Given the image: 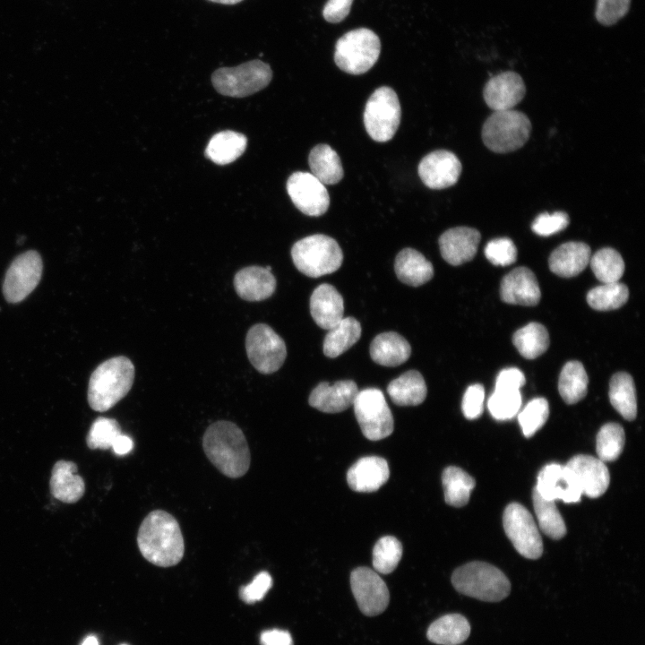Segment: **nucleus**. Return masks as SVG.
Segmentation results:
<instances>
[{"label": "nucleus", "mask_w": 645, "mask_h": 645, "mask_svg": "<svg viewBox=\"0 0 645 645\" xmlns=\"http://www.w3.org/2000/svg\"><path fill=\"white\" fill-rule=\"evenodd\" d=\"M137 544L142 555L159 567L177 564L185 553L179 524L163 510H154L143 519L138 529Z\"/></svg>", "instance_id": "f257e3e1"}, {"label": "nucleus", "mask_w": 645, "mask_h": 645, "mask_svg": "<svg viewBox=\"0 0 645 645\" xmlns=\"http://www.w3.org/2000/svg\"><path fill=\"white\" fill-rule=\"evenodd\" d=\"M209 460L223 475L237 478L249 469L251 455L242 430L234 423L219 420L211 424L202 437Z\"/></svg>", "instance_id": "f03ea898"}, {"label": "nucleus", "mask_w": 645, "mask_h": 645, "mask_svg": "<svg viewBox=\"0 0 645 645\" xmlns=\"http://www.w3.org/2000/svg\"><path fill=\"white\" fill-rule=\"evenodd\" d=\"M134 366L126 357H116L101 363L91 374L88 387L90 408L104 412L114 407L131 390Z\"/></svg>", "instance_id": "7ed1b4c3"}, {"label": "nucleus", "mask_w": 645, "mask_h": 645, "mask_svg": "<svg viewBox=\"0 0 645 645\" xmlns=\"http://www.w3.org/2000/svg\"><path fill=\"white\" fill-rule=\"evenodd\" d=\"M452 583L458 592L486 602L501 601L511 590L505 574L484 562H471L457 568L452 573Z\"/></svg>", "instance_id": "20e7f679"}, {"label": "nucleus", "mask_w": 645, "mask_h": 645, "mask_svg": "<svg viewBox=\"0 0 645 645\" xmlns=\"http://www.w3.org/2000/svg\"><path fill=\"white\" fill-rule=\"evenodd\" d=\"M296 268L303 274L318 278L336 271L343 261L340 246L332 237L316 234L296 242L291 248Z\"/></svg>", "instance_id": "39448f33"}, {"label": "nucleus", "mask_w": 645, "mask_h": 645, "mask_svg": "<svg viewBox=\"0 0 645 645\" xmlns=\"http://www.w3.org/2000/svg\"><path fill=\"white\" fill-rule=\"evenodd\" d=\"M531 124L517 110L494 111L482 127L485 145L496 153H508L522 147L529 138Z\"/></svg>", "instance_id": "423d86ee"}, {"label": "nucleus", "mask_w": 645, "mask_h": 645, "mask_svg": "<svg viewBox=\"0 0 645 645\" xmlns=\"http://www.w3.org/2000/svg\"><path fill=\"white\" fill-rule=\"evenodd\" d=\"M381 42L371 30L359 28L341 36L335 45L337 66L350 74L358 75L370 70L378 60Z\"/></svg>", "instance_id": "0eeeda50"}, {"label": "nucleus", "mask_w": 645, "mask_h": 645, "mask_svg": "<svg viewBox=\"0 0 645 645\" xmlns=\"http://www.w3.org/2000/svg\"><path fill=\"white\" fill-rule=\"evenodd\" d=\"M270 65L253 60L236 67H223L211 75L216 90L225 96L243 98L265 88L271 81Z\"/></svg>", "instance_id": "6e6552de"}, {"label": "nucleus", "mask_w": 645, "mask_h": 645, "mask_svg": "<svg viewBox=\"0 0 645 645\" xmlns=\"http://www.w3.org/2000/svg\"><path fill=\"white\" fill-rule=\"evenodd\" d=\"M401 108L396 92L390 87L376 89L369 97L364 111V125L375 142L390 141L397 132Z\"/></svg>", "instance_id": "1a4fd4ad"}, {"label": "nucleus", "mask_w": 645, "mask_h": 645, "mask_svg": "<svg viewBox=\"0 0 645 645\" xmlns=\"http://www.w3.org/2000/svg\"><path fill=\"white\" fill-rule=\"evenodd\" d=\"M352 406L365 437L378 441L392 433L393 417L382 391L375 388L358 391Z\"/></svg>", "instance_id": "9d476101"}, {"label": "nucleus", "mask_w": 645, "mask_h": 645, "mask_svg": "<svg viewBox=\"0 0 645 645\" xmlns=\"http://www.w3.org/2000/svg\"><path fill=\"white\" fill-rule=\"evenodd\" d=\"M245 349L254 367L262 374L278 371L287 357L283 339L264 323L251 327L245 337Z\"/></svg>", "instance_id": "9b49d317"}, {"label": "nucleus", "mask_w": 645, "mask_h": 645, "mask_svg": "<svg viewBox=\"0 0 645 645\" xmlns=\"http://www.w3.org/2000/svg\"><path fill=\"white\" fill-rule=\"evenodd\" d=\"M503 523L514 548L528 559H538L543 553V542L530 512L521 504L512 503L503 512Z\"/></svg>", "instance_id": "f8f14e48"}, {"label": "nucleus", "mask_w": 645, "mask_h": 645, "mask_svg": "<svg viewBox=\"0 0 645 645\" xmlns=\"http://www.w3.org/2000/svg\"><path fill=\"white\" fill-rule=\"evenodd\" d=\"M41 256L36 251H27L18 255L9 266L3 293L9 303H19L25 299L38 286L42 276Z\"/></svg>", "instance_id": "ddd939ff"}, {"label": "nucleus", "mask_w": 645, "mask_h": 645, "mask_svg": "<svg viewBox=\"0 0 645 645\" xmlns=\"http://www.w3.org/2000/svg\"><path fill=\"white\" fill-rule=\"evenodd\" d=\"M287 191L294 205L305 215L318 217L329 208V193L311 172H294L287 181Z\"/></svg>", "instance_id": "4468645a"}, {"label": "nucleus", "mask_w": 645, "mask_h": 645, "mask_svg": "<svg viewBox=\"0 0 645 645\" xmlns=\"http://www.w3.org/2000/svg\"><path fill=\"white\" fill-rule=\"evenodd\" d=\"M350 586L357 604L364 615L375 616L388 606L389 589L379 574L372 569H354L350 573Z\"/></svg>", "instance_id": "2eb2a0df"}, {"label": "nucleus", "mask_w": 645, "mask_h": 645, "mask_svg": "<svg viewBox=\"0 0 645 645\" xmlns=\"http://www.w3.org/2000/svg\"><path fill=\"white\" fill-rule=\"evenodd\" d=\"M535 489L546 500L560 499L567 503L579 502L582 494L573 472L557 463L547 464L539 471Z\"/></svg>", "instance_id": "dca6fc26"}, {"label": "nucleus", "mask_w": 645, "mask_h": 645, "mask_svg": "<svg viewBox=\"0 0 645 645\" xmlns=\"http://www.w3.org/2000/svg\"><path fill=\"white\" fill-rule=\"evenodd\" d=\"M458 157L446 150H434L426 155L418 164V176L430 189H444L455 185L461 173Z\"/></svg>", "instance_id": "f3484780"}, {"label": "nucleus", "mask_w": 645, "mask_h": 645, "mask_svg": "<svg viewBox=\"0 0 645 645\" xmlns=\"http://www.w3.org/2000/svg\"><path fill=\"white\" fill-rule=\"evenodd\" d=\"M526 88L520 74L512 71L490 78L483 90L486 105L494 111L512 109L524 98Z\"/></svg>", "instance_id": "a211bd4d"}, {"label": "nucleus", "mask_w": 645, "mask_h": 645, "mask_svg": "<svg viewBox=\"0 0 645 645\" xmlns=\"http://www.w3.org/2000/svg\"><path fill=\"white\" fill-rule=\"evenodd\" d=\"M566 466L575 475L582 494L597 498L606 491L610 475L605 462L598 458L579 454L572 457Z\"/></svg>", "instance_id": "6ab92c4d"}, {"label": "nucleus", "mask_w": 645, "mask_h": 645, "mask_svg": "<svg viewBox=\"0 0 645 645\" xmlns=\"http://www.w3.org/2000/svg\"><path fill=\"white\" fill-rule=\"evenodd\" d=\"M500 296L507 304L534 306L538 304L541 292L533 271L527 267H518L503 278Z\"/></svg>", "instance_id": "aec40b11"}, {"label": "nucleus", "mask_w": 645, "mask_h": 645, "mask_svg": "<svg viewBox=\"0 0 645 645\" xmlns=\"http://www.w3.org/2000/svg\"><path fill=\"white\" fill-rule=\"evenodd\" d=\"M480 238V233L473 228H450L438 240L442 257L454 266L467 262L476 255Z\"/></svg>", "instance_id": "412c9836"}, {"label": "nucleus", "mask_w": 645, "mask_h": 645, "mask_svg": "<svg viewBox=\"0 0 645 645\" xmlns=\"http://www.w3.org/2000/svg\"><path fill=\"white\" fill-rule=\"evenodd\" d=\"M358 392L357 385L351 380H342L330 384L320 383L309 396V404L325 413H338L353 405Z\"/></svg>", "instance_id": "4be33fe9"}, {"label": "nucleus", "mask_w": 645, "mask_h": 645, "mask_svg": "<svg viewBox=\"0 0 645 645\" xmlns=\"http://www.w3.org/2000/svg\"><path fill=\"white\" fill-rule=\"evenodd\" d=\"M390 476L387 461L378 456H366L359 459L348 470V486L361 493H371L384 485Z\"/></svg>", "instance_id": "5701e85b"}, {"label": "nucleus", "mask_w": 645, "mask_h": 645, "mask_svg": "<svg viewBox=\"0 0 645 645\" xmlns=\"http://www.w3.org/2000/svg\"><path fill=\"white\" fill-rule=\"evenodd\" d=\"M310 313L319 327L330 330L344 317L343 297L332 285L321 284L311 295Z\"/></svg>", "instance_id": "b1692460"}, {"label": "nucleus", "mask_w": 645, "mask_h": 645, "mask_svg": "<svg viewBox=\"0 0 645 645\" xmlns=\"http://www.w3.org/2000/svg\"><path fill=\"white\" fill-rule=\"evenodd\" d=\"M236 294L247 301H262L272 296L276 280L271 271L260 266H249L238 271L234 277Z\"/></svg>", "instance_id": "393cba45"}, {"label": "nucleus", "mask_w": 645, "mask_h": 645, "mask_svg": "<svg viewBox=\"0 0 645 645\" xmlns=\"http://www.w3.org/2000/svg\"><path fill=\"white\" fill-rule=\"evenodd\" d=\"M590 247L582 242H567L555 248L550 254L548 264L555 274L572 278L580 274L589 264Z\"/></svg>", "instance_id": "a878e982"}, {"label": "nucleus", "mask_w": 645, "mask_h": 645, "mask_svg": "<svg viewBox=\"0 0 645 645\" xmlns=\"http://www.w3.org/2000/svg\"><path fill=\"white\" fill-rule=\"evenodd\" d=\"M77 466L73 461L58 460L53 467L50 477V491L57 500L73 503L85 492L82 477L76 474Z\"/></svg>", "instance_id": "bb28decb"}, {"label": "nucleus", "mask_w": 645, "mask_h": 645, "mask_svg": "<svg viewBox=\"0 0 645 645\" xmlns=\"http://www.w3.org/2000/svg\"><path fill=\"white\" fill-rule=\"evenodd\" d=\"M411 347L408 340L394 331L383 332L374 337L370 345L374 362L383 366H397L410 357Z\"/></svg>", "instance_id": "cd10ccee"}, {"label": "nucleus", "mask_w": 645, "mask_h": 645, "mask_svg": "<svg viewBox=\"0 0 645 645\" xmlns=\"http://www.w3.org/2000/svg\"><path fill=\"white\" fill-rule=\"evenodd\" d=\"M394 271L404 284L418 287L428 282L434 276L432 263L417 250L404 248L396 256Z\"/></svg>", "instance_id": "c85d7f7f"}, {"label": "nucleus", "mask_w": 645, "mask_h": 645, "mask_svg": "<svg viewBox=\"0 0 645 645\" xmlns=\"http://www.w3.org/2000/svg\"><path fill=\"white\" fill-rule=\"evenodd\" d=\"M387 392L396 405L417 406L425 400L427 388L422 374L417 370H409L392 380Z\"/></svg>", "instance_id": "c756f323"}, {"label": "nucleus", "mask_w": 645, "mask_h": 645, "mask_svg": "<svg viewBox=\"0 0 645 645\" xmlns=\"http://www.w3.org/2000/svg\"><path fill=\"white\" fill-rule=\"evenodd\" d=\"M470 633V624L460 614H449L434 621L427 629V639L439 645H458L464 642Z\"/></svg>", "instance_id": "7c9ffc66"}, {"label": "nucleus", "mask_w": 645, "mask_h": 645, "mask_svg": "<svg viewBox=\"0 0 645 645\" xmlns=\"http://www.w3.org/2000/svg\"><path fill=\"white\" fill-rule=\"evenodd\" d=\"M311 173L324 185H335L343 177V168L338 153L328 144L315 145L309 153Z\"/></svg>", "instance_id": "2f4dec72"}, {"label": "nucleus", "mask_w": 645, "mask_h": 645, "mask_svg": "<svg viewBox=\"0 0 645 645\" xmlns=\"http://www.w3.org/2000/svg\"><path fill=\"white\" fill-rule=\"evenodd\" d=\"M246 144L245 135L229 130L222 131L211 138L205 156L218 165H227L245 152Z\"/></svg>", "instance_id": "473e14b6"}, {"label": "nucleus", "mask_w": 645, "mask_h": 645, "mask_svg": "<svg viewBox=\"0 0 645 645\" xmlns=\"http://www.w3.org/2000/svg\"><path fill=\"white\" fill-rule=\"evenodd\" d=\"M361 336V325L354 317H343L335 326L328 330L323 340V353L334 358L350 348Z\"/></svg>", "instance_id": "72a5a7b5"}, {"label": "nucleus", "mask_w": 645, "mask_h": 645, "mask_svg": "<svg viewBox=\"0 0 645 645\" xmlns=\"http://www.w3.org/2000/svg\"><path fill=\"white\" fill-rule=\"evenodd\" d=\"M609 400L615 409L626 420L637 415L636 391L632 377L625 373L615 374L609 383Z\"/></svg>", "instance_id": "f704fd0d"}, {"label": "nucleus", "mask_w": 645, "mask_h": 645, "mask_svg": "<svg viewBox=\"0 0 645 645\" xmlns=\"http://www.w3.org/2000/svg\"><path fill=\"white\" fill-rule=\"evenodd\" d=\"M589 378L583 365L579 361L567 362L560 374L558 391L567 404L581 400L588 391Z\"/></svg>", "instance_id": "c9c22d12"}, {"label": "nucleus", "mask_w": 645, "mask_h": 645, "mask_svg": "<svg viewBox=\"0 0 645 645\" xmlns=\"http://www.w3.org/2000/svg\"><path fill=\"white\" fill-rule=\"evenodd\" d=\"M445 502L454 507H462L469 500L475 487V479L461 469L447 467L442 475Z\"/></svg>", "instance_id": "e433bc0d"}, {"label": "nucleus", "mask_w": 645, "mask_h": 645, "mask_svg": "<svg viewBox=\"0 0 645 645\" xmlns=\"http://www.w3.org/2000/svg\"><path fill=\"white\" fill-rule=\"evenodd\" d=\"M512 343L522 357L534 359L548 348L549 334L544 325L530 322L514 332Z\"/></svg>", "instance_id": "4c0bfd02"}, {"label": "nucleus", "mask_w": 645, "mask_h": 645, "mask_svg": "<svg viewBox=\"0 0 645 645\" xmlns=\"http://www.w3.org/2000/svg\"><path fill=\"white\" fill-rule=\"evenodd\" d=\"M532 500L540 529L553 539L562 538L566 534V526L555 501L543 498L535 488Z\"/></svg>", "instance_id": "58836bf2"}, {"label": "nucleus", "mask_w": 645, "mask_h": 645, "mask_svg": "<svg viewBox=\"0 0 645 645\" xmlns=\"http://www.w3.org/2000/svg\"><path fill=\"white\" fill-rule=\"evenodd\" d=\"M594 275L603 283L617 282L624 272V262L615 249H599L589 259Z\"/></svg>", "instance_id": "ea45409f"}, {"label": "nucleus", "mask_w": 645, "mask_h": 645, "mask_svg": "<svg viewBox=\"0 0 645 645\" xmlns=\"http://www.w3.org/2000/svg\"><path fill=\"white\" fill-rule=\"evenodd\" d=\"M628 297L627 286L617 281L603 283L590 289L587 294V302L595 310L609 311L624 305Z\"/></svg>", "instance_id": "a19ab883"}, {"label": "nucleus", "mask_w": 645, "mask_h": 645, "mask_svg": "<svg viewBox=\"0 0 645 645\" xmlns=\"http://www.w3.org/2000/svg\"><path fill=\"white\" fill-rule=\"evenodd\" d=\"M402 556V545L392 536L381 538L373 549V566L383 574H389L398 566Z\"/></svg>", "instance_id": "79ce46f5"}, {"label": "nucleus", "mask_w": 645, "mask_h": 645, "mask_svg": "<svg viewBox=\"0 0 645 645\" xmlns=\"http://www.w3.org/2000/svg\"><path fill=\"white\" fill-rule=\"evenodd\" d=\"M624 430L617 423L604 425L597 434V453L603 462L615 460L624 445Z\"/></svg>", "instance_id": "37998d69"}, {"label": "nucleus", "mask_w": 645, "mask_h": 645, "mask_svg": "<svg viewBox=\"0 0 645 645\" xmlns=\"http://www.w3.org/2000/svg\"><path fill=\"white\" fill-rule=\"evenodd\" d=\"M120 434L122 430L116 419L99 417L92 423L86 443L90 449L107 450L112 447Z\"/></svg>", "instance_id": "c03bdc74"}, {"label": "nucleus", "mask_w": 645, "mask_h": 645, "mask_svg": "<svg viewBox=\"0 0 645 645\" xmlns=\"http://www.w3.org/2000/svg\"><path fill=\"white\" fill-rule=\"evenodd\" d=\"M521 407L520 391L494 389L487 401V408L496 420L512 418Z\"/></svg>", "instance_id": "a18cd8bd"}, {"label": "nucleus", "mask_w": 645, "mask_h": 645, "mask_svg": "<svg viewBox=\"0 0 645 645\" xmlns=\"http://www.w3.org/2000/svg\"><path fill=\"white\" fill-rule=\"evenodd\" d=\"M549 405L545 398L531 400L518 416L519 424L526 437L534 435L546 422Z\"/></svg>", "instance_id": "49530a36"}, {"label": "nucleus", "mask_w": 645, "mask_h": 645, "mask_svg": "<svg viewBox=\"0 0 645 645\" xmlns=\"http://www.w3.org/2000/svg\"><path fill=\"white\" fill-rule=\"evenodd\" d=\"M484 252L487 260L498 266H507L517 260V248L508 237H500L489 241Z\"/></svg>", "instance_id": "de8ad7c7"}, {"label": "nucleus", "mask_w": 645, "mask_h": 645, "mask_svg": "<svg viewBox=\"0 0 645 645\" xmlns=\"http://www.w3.org/2000/svg\"><path fill=\"white\" fill-rule=\"evenodd\" d=\"M631 0H597L595 16L605 26L615 24L629 11Z\"/></svg>", "instance_id": "09e8293b"}, {"label": "nucleus", "mask_w": 645, "mask_h": 645, "mask_svg": "<svg viewBox=\"0 0 645 645\" xmlns=\"http://www.w3.org/2000/svg\"><path fill=\"white\" fill-rule=\"evenodd\" d=\"M569 222V216L563 211L543 212L535 219L531 228L537 235L548 236L563 230Z\"/></svg>", "instance_id": "8fccbe9b"}, {"label": "nucleus", "mask_w": 645, "mask_h": 645, "mask_svg": "<svg viewBox=\"0 0 645 645\" xmlns=\"http://www.w3.org/2000/svg\"><path fill=\"white\" fill-rule=\"evenodd\" d=\"M485 389L480 383L468 387L461 402V409L466 418L472 420L479 417L484 410Z\"/></svg>", "instance_id": "3c124183"}, {"label": "nucleus", "mask_w": 645, "mask_h": 645, "mask_svg": "<svg viewBox=\"0 0 645 645\" xmlns=\"http://www.w3.org/2000/svg\"><path fill=\"white\" fill-rule=\"evenodd\" d=\"M271 586V576L267 572H261L250 584L241 587L239 597L244 602L253 604L262 600Z\"/></svg>", "instance_id": "603ef678"}, {"label": "nucleus", "mask_w": 645, "mask_h": 645, "mask_svg": "<svg viewBox=\"0 0 645 645\" xmlns=\"http://www.w3.org/2000/svg\"><path fill=\"white\" fill-rule=\"evenodd\" d=\"M525 382L524 374L520 369L505 368L497 375L494 389L520 391Z\"/></svg>", "instance_id": "864d4df0"}, {"label": "nucleus", "mask_w": 645, "mask_h": 645, "mask_svg": "<svg viewBox=\"0 0 645 645\" xmlns=\"http://www.w3.org/2000/svg\"><path fill=\"white\" fill-rule=\"evenodd\" d=\"M352 3L353 0H328L322 10L323 18L331 23L340 22L349 13Z\"/></svg>", "instance_id": "5fc2aeb1"}, {"label": "nucleus", "mask_w": 645, "mask_h": 645, "mask_svg": "<svg viewBox=\"0 0 645 645\" xmlns=\"http://www.w3.org/2000/svg\"><path fill=\"white\" fill-rule=\"evenodd\" d=\"M261 645H293L290 633L287 631L272 629L261 633Z\"/></svg>", "instance_id": "6e6d98bb"}, {"label": "nucleus", "mask_w": 645, "mask_h": 645, "mask_svg": "<svg viewBox=\"0 0 645 645\" xmlns=\"http://www.w3.org/2000/svg\"><path fill=\"white\" fill-rule=\"evenodd\" d=\"M111 448L115 454L124 456L133 450V442L131 437L122 434L116 438Z\"/></svg>", "instance_id": "4d7b16f0"}, {"label": "nucleus", "mask_w": 645, "mask_h": 645, "mask_svg": "<svg viewBox=\"0 0 645 645\" xmlns=\"http://www.w3.org/2000/svg\"><path fill=\"white\" fill-rule=\"evenodd\" d=\"M82 645H99V641L95 636L90 635L84 639Z\"/></svg>", "instance_id": "13d9d810"}, {"label": "nucleus", "mask_w": 645, "mask_h": 645, "mask_svg": "<svg viewBox=\"0 0 645 645\" xmlns=\"http://www.w3.org/2000/svg\"><path fill=\"white\" fill-rule=\"evenodd\" d=\"M209 1L224 4H235L241 2L242 0H209Z\"/></svg>", "instance_id": "bf43d9fd"}, {"label": "nucleus", "mask_w": 645, "mask_h": 645, "mask_svg": "<svg viewBox=\"0 0 645 645\" xmlns=\"http://www.w3.org/2000/svg\"><path fill=\"white\" fill-rule=\"evenodd\" d=\"M122 645H125V644H122Z\"/></svg>", "instance_id": "052dcab7"}]
</instances>
